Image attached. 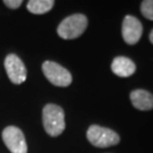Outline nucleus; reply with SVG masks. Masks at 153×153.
Wrapping results in <instances>:
<instances>
[{
  "label": "nucleus",
  "instance_id": "f257e3e1",
  "mask_svg": "<svg viewBox=\"0 0 153 153\" xmlns=\"http://www.w3.org/2000/svg\"><path fill=\"white\" fill-rule=\"evenodd\" d=\"M42 121L48 135L52 137L59 136L66 127L64 109L53 103L45 104L42 110Z\"/></svg>",
  "mask_w": 153,
  "mask_h": 153
},
{
  "label": "nucleus",
  "instance_id": "f03ea898",
  "mask_svg": "<svg viewBox=\"0 0 153 153\" xmlns=\"http://www.w3.org/2000/svg\"><path fill=\"white\" fill-rule=\"evenodd\" d=\"M88 17L83 14H74L66 17L58 25L57 33L64 40H74L79 38L88 27Z\"/></svg>",
  "mask_w": 153,
  "mask_h": 153
},
{
  "label": "nucleus",
  "instance_id": "7ed1b4c3",
  "mask_svg": "<svg viewBox=\"0 0 153 153\" xmlns=\"http://www.w3.org/2000/svg\"><path fill=\"white\" fill-rule=\"evenodd\" d=\"M88 141L95 148H110L120 142V137L115 131L99 125H91L86 131Z\"/></svg>",
  "mask_w": 153,
  "mask_h": 153
},
{
  "label": "nucleus",
  "instance_id": "20e7f679",
  "mask_svg": "<svg viewBox=\"0 0 153 153\" xmlns=\"http://www.w3.org/2000/svg\"><path fill=\"white\" fill-rule=\"evenodd\" d=\"M42 71L44 76L51 84L59 88H67L73 82V76L65 67L55 61L47 60L42 64Z\"/></svg>",
  "mask_w": 153,
  "mask_h": 153
},
{
  "label": "nucleus",
  "instance_id": "39448f33",
  "mask_svg": "<svg viewBox=\"0 0 153 153\" xmlns=\"http://www.w3.org/2000/svg\"><path fill=\"white\" fill-rule=\"evenodd\" d=\"M2 141L11 153H27V144L23 131L16 126H8L2 131Z\"/></svg>",
  "mask_w": 153,
  "mask_h": 153
},
{
  "label": "nucleus",
  "instance_id": "423d86ee",
  "mask_svg": "<svg viewBox=\"0 0 153 153\" xmlns=\"http://www.w3.org/2000/svg\"><path fill=\"white\" fill-rule=\"evenodd\" d=\"M5 69L8 75V78L11 83L19 85L26 81L27 71L22 59L15 53H9L5 58Z\"/></svg>",
  "mask_w": 153,
  "mask_h": 153
},
{
  "label": "nucleus",
  "instance_id": "0eeeda50",
  "mask_svg": "<svg viewBox=\"0 0 153 153\" xmlns=\"http://www.w3.org/2000/svg\"><path fill=\"white\" fill-rule=\"evenodd\" d=\"M123 39L127 44H136L143 34V26L140 19L131 15H126L121 26Z\"/></svg>",
  "mask_w": 153,
  "mask_h": 153
},
{
  "label": "nucleus",
  "instance_id": "6e6552de",
  "mask_svg": "<svg viewBox=\"0 0 153 153\" xmlns=\"http://www.w3.org/2000/svg\"><path fill=\"white\" fill-rule=\"evenodd\" d=\"M131 102L134 108L141 111L153 109V94L143 88H137L131 92Z\"/></svg>",
  "mask_w": 153,
  "mask_h": 153
},
{
  "label": "nucleus",
  "instance_id": "1a4fd4ad",
  "mask_svg": "<svg viewBox=\"0 0 153 153\" xmlns=\"http://www.w3.org/2000/svg\"><path fill=\"white\" fill-rule=\"evenodd\" d=\"M111 71L119 77H129L135 74L136 65L135 62L127 57H116L111 62Z\"/></svg>",
  "mask_w": 153,
  "mask_h": 153
},
{
  "label": "nucleus",
  "instance_id": "9d476101",
  "mask_svg": "<svg viewBox=\"0 0 153 153\" xmlns=\"http://www.w3.org/2000/svg\"><path fill=\"white\" fill-rule=\"evenodd\" d=\"M55 5L53 0H30L27 2V10L35 15H42L52 9Z\"/></svg>",
  "mask_w": 153,
  "mask_h": 153
},
{
  "label": "nucleus",
  "instance_id": "9b49d317",
  "mask_svg": "<svg viewBox=\"0 0 153 153\" xmlns=\"http://www.w3.org/2000/svg\"><path fill=\"white\" fill-rule=\"evenodd\" d=\"M141 13L149 21H153V0H144L141 4Z\"/></svg>",
  "mask_w": 153,
  "mask_h": 153
},
{
  "label": "nucleus",
  "instance_id": "f8f14e48",
  "mask_svg": "<svg viewBox=\"0 0 153 153\" xmlns=\"http://www.w3.org/2000/svg\"><path fill=\"white\" fill-rule=\"evenodd\" d=\"M4 4L6 5V7H8L10 9H17L22 6L23 1L22 0H5Z\"/></svg>",
  "mask_w": 153,
  "mask_h": 153
},
{
  "label": "nucleus",
  "instance_id": "ddd939ff",
  "mask_svg": "<svg viewBox=\"0 0 153 153\" xmlns=\"http://www.w3.org/2000/svg\"><path fill=\"white\" fill-rule=\"evenodd\" d=\"M149 38H150V42L153 44V30L151 31V33H150V36H149Z\"/></svg>",
  "mask_w": 153,
  "mask_h": 153
}]
</instances>
